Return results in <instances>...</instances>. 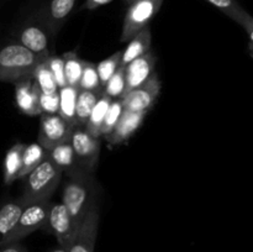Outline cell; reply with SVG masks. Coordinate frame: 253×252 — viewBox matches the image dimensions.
<instances>
[{
	"instance_id": "obj_1",
	"label": "cell",
	"mask_w": 253,
	"mask_h": 252,
	"mask_svg": "<svg viewBox=\"0 0 253 252\" xmlns=\"http://www.w3.org/2000/svg\"><path fill=\"white\" fill-rule=\"evenodd\" d=\"M96 195V180L93 173L81 170L68 177L62 193V203L77 227L81 225L89 210L98 204Z\"/></svg>"
},
{
	"instance_id": "obj_22",
	"label": "cell",
	"mask_w": 253,
	"mask_h": 252,
	"mask_svg": "<svg viewBox=\"0 0 253 252\" xmlns=\"http://www.w3.org/2000/svg\"><path fill=\"white\" fill-rule=\"evenodd\" d=\"M101 94H103L101 90H81L79 89L76 103L77 125L85 126L89 115Z\"/></svg>"
},
{
	"instance_id": "obj_19",
	"label": "cell",
	"mask_w": 253,
	"mask_h": 252,
	"mask_svg": "<svg viewBox=\"0 0 253 252\" xmlns=\"http://www.w3.org/2000/svg\"><path fill=\"white\" fill-rule=\"evenodd\" d=\"M151 41H152V36H151L150 27H145L142 31L136 34L132 39L130 40V43L125 48V51L121 52L120 57V67H125L130 63L131 61L136 59L137 57L142 56V54L147 53L150 51Z\"/></svg>"
},
{
	"instance_id": "obj_23",
	"label": "cell",
	"mask_w": 253,
	"mask_h": 252,
	"mask_svg": "<svg viewBox=\"0 0 253 252\" xmlns=\"http://www.w3.org/2000/svg\"><path fill=\"white\" fill-rule=\"evenodd\" d=\"M113 99L110 96L106 95L103 91L100 96H99L98 101L94 105L93 110H91L90 115H89L88 121L85 124V128L95 137H101L100 130L101 125H103L104 118L106 115V111H108L109 106H110V103Z\"/></svg>"
},
{
	"instance_id": "obj_12",
	"label": "cell",
	"mask_w": 253,
	"mask_h": 252,
	"mask_svg": "<svg viewBox=\"0 0 253 252\" xmlns=\"http://www.w3.org/2000/svg\"><path fill=\"white\" fill-rule=\"evenodd\" d=\"M156 58L150 51L125 66V94L145 83L155 72Z\"/></svg>"
},
{
	"instance_id": "obj_35",
	"label": "cell",
	"mask_w": 253,
	"mask_h": 252,
	"mask_svg": "<svg viewBox=\"0 0 253 252\" xmlns=\"http://www.w3.org/2000/svg\"><path fill=\"white\" fill-rule=\"evenodd\" d=\"M51 252H67V250L66 249H63V247H57V249H54V250H52Z\"/></svg>"
},
{
	"instance_id": "obj_4",
	"label": "cell",
	"mask_w": 253,
	"mask_h": 252,
	"mask_svg": "<svg viewBox=\"0 0 253 252\" xmlns=\"http://www.w3.org/2000/svg\"><path fill=\"white\" fill-rule=\"evenodd\" d=\"M49 204H51L49 200L26 203L14 230L5 241V245L11 244V242H19L20 240L29 236L30 234H32L36 230L46 226Z\"/></svg>"
},
{
	"instance_id": "obj_31",
	"label": "cell",
	"mask_w": 253,
	"mask_h": 252,
	"mask_svg": "<svg viewBox=\"0 0 253 252\" xmlns=\"http://www.w3.org/2000/svg\"><path fill=\"white\" fill-rule=\"evenodd\" d=\"M47 67L51 71L52 76H53L54 81H56L57 86L59 88H63L67 85L66 77H64V64H63V57L59 56H51L49 54L46 58Z\"/></svg>"
},
{
	"instance_id": "obj_27",
	"label": "cell",
	"mask_w": 253,
	"mask_h": 252,
	"mask_svg": "<svg viewBox=\"0 0 253 252\" xmlns=\"http://www.w3.org/2000/svg\"><path fill=\"white\" fill-rule=\"evenodd\" d=\"M78 89L81 90H101V84L99 81L98 72H96V64L83 61V71H82Z\"/></svg>"
},
{
	"instance_id": "obj_25",
	"label": "cell",
	"mask_w": 253,
	"mask_h": 252,
	"mask_svg": "<svg viewBox=\"0 0 253 252\" xmlns=\"http://www.w3.org/2000/svg\"><path fill=\"white\" fill-rule=\"evenodd\" d=\"M63 64L67 85L78 88L82 71H83V61L79 58L76 52H68L63 56Z\"/></svg>"
},
{
	"instance_id": "obj_14",
	"label": "cell",
	"mask_w": 253,
	"mask_h": 252,
	"mask_svg": "<svg viewBox=\"0 0 253 252\" xmlns=\"http://www.w3.org/2000/svg\"><path fill=\"white\" fill-rule=\"evenodd\" d=\"M17 42L37 54L48 56V31L43 24L27 22L17 34Z\"/></svg>"
},
{
	"instance_id": "obj_15",
	"label": "cell",
	"mask_w": 253,
	"mask_h": 252,
	"mask_svg": "<svg viewBox=\"0 0 253 252\" xmlns=\"http://www.w3.org/2000/svg\"><path fill=\"white\" fill-rule=\"evenodd\" d=\"M47 158L53 163L54 167L62 173V175L66 174L67 177H72V175L83 170L77 162L71 138H67L63 142L58 143L53 148L47 151Z\"/></svg>"
},
{
	"instance_id": "obj_16",
	"label": "cell",
	"mask_w": 253,
	"mask_h": 252,
	"mask_svg": "<svg viewBox=\"0 0 253 252\" xmlns=\"http://www.w3.org/2000/svg\"><path fill=\"white\" fill-rule=\"evenodd\" d=\"M146 114L147 113L124 110L123 115L119 119L115 127L113 128V131L109 135L105 136L106 141L110 145H120V143L125 142L138 130L141 124L145 120Z\"/></svg>"
},
{
	"instance_id": "obj_34",
	"label": "cell",
	"mask_w": 253,
	"mask_h": 252,
	"mask_svg": "<svg viewBox=\"0 0 253 252\" xmlns=\"http://www.w3.org/2000/svg\"><path fill=\"white\" fill-rule=\"evenodd\" d=\"M0 252H26L19 242H11L0 246Z\"/></svg>"
},
{
	"instance_id": "obj_8",
	"label": "cell",
	"mask_w": 253,
	"mask_h": 252,
	"mask_svg": "<svg viewBox=\"0 0 253 252\" xmlns=\"http://www.w3.org/2000/svg\"><path fill=\"white\" fill-rule=\"evenodd\" d=\"M47 230L54 235L58 241V245L67 250L71 241L73 240L78 227L74 225L68 210L64 207L63 203H53L49 204L48 217H47L46 226Z\"/></svg>"
},
{
	"instance_id": "obj_5",
	"label": "cell",
	"mask_w": 253,
	"mask_h": 252,
	"mask_svg": "<svg viewBox=\"0 0 253 252\" xmlns=\"http://www.w3.org/2000/svg\"><path fill=\"white\" fill-rule=\"evenodd\" d=\"M69 138L79 167L93 173L100 155V137L91 135L85 126L77 125L72 128Z\"/></svg>"
},
{
	"instance_id": "obj_17",
	"label": "cell",
	"mask_w": 253,
	"mask_h": 252,
	"mask_svg": "<svg viewBox=\"0 0 253 252\" xmlns=\"http://www.w3.org/2000/svg\"><path fill=\"white\" fill-rule=\"evenodd\" d=\"M210 4L214 5L215 7L224 12L225 15L230 17V19L235 20L239 25L244 27L246 31L247 36H249L250 41V53H251L252 48V37H253V19L251 15L236 1V0H207ZM252 56V53H251Z\"/></svg>"
},
{
	"instance_id": "obj_2",
	"label": "cell",
	"mask_w": 253,
	"mask_h": 252,
	"mask_svg": "<svg viewBox=\"0 0 253 252\" xmlns=\"http://www.w3.org/2000/svg\"><path fill=\"white\" fill-rule=\"evenodd\" d=\"M48 56L34 53L17 41L5 44L0 49V82L16 83L21 78L31 76Z\"/></svg>"
},
{
	"instance_id": "obj_26",
	"label": "cell",
	"mask_w": 253,
	"mask_h": 252,
	"mask_svg": "<svg viewBox=\"0 0 253 252\" xmlns=\"http://www.w3.org/2000/svg\"><path fill=\"white\" fill-rule=\"evenodd\" d=\"M31 77L34 78L35 83L39 86L41 93H58V86H57V83L56 81H54L53 76H52L51 71H49V68L47 67L46 59L36 67V69H35L34 73L31 74Z\"/></svg>"
},
{
	"instance_id": "obj_20",
	"label": "cell",
	"mask_w": 253,
	"mask_h": 252,
	"mask_svg": "<svg viewBox=\"0 0 253 252\" xmlns=\"http://www.w3.org/2000/svg\"><path fill=\"white\" fill-rule=\"evenodd\" d=\"M79 89L76 86L66 85L58 89L59 104L58 115L71 126L72 128L77 126L76 120V103Z\"/></svg>"
},
{
	"instance_id": "obj_28",
	"label": "cell",
	"mask_w": 253,
	"mask_h": 252,
	"mask_svg": "<svg viewBox=\"0 0 253 252\" xmlns=\"http://www.w3.org/2000/svg\"><path fill=\"white\" fill-rule=\"evenodd\" d=\"M125 67H119L104 85V93L111 99H121L125 94Z\"/></svg>"
},
{
	"instance_id": "obj_13",
	"label": "cell",
	"mask_w": 253,
	"mask_h": 252,
	"mask_svg": "<svg viewBox=\"0 0 253 252\" xmlns=\"http://www.w3.org/2000/svg\"><path fill=\"white\" fill-rule=\"evenodd\" d=\"M76 5V0H49L46 7L40 12V19L48 34L58 32L62 25L66 22Z\"/></svg>"
},
{
	"instance_id": "obj_21",
	"label": "cell",
	"mask_w": 253,
	"mask_h": 252,
	"mask_svg": "<svg viewBox=\"0 0 253 252\" xmlns=\"http://www.w3.org/2000/svg\"><path fill=\"white\" fill-rule=\"evenodd\" d=\"M47 158V151L39 142H32L25 145L21 156V168H20L19 178H24L32 169L41 165Z\"/></svg>"
},
{
	"instance_id": "obj_29",
	"label": "cell",
	"mask_w": 253,
	"mask_h": 252,
	"mask_svg": "<svg viewBox=\"0 0 253 252\" xmlns=\"http://www.w3.org/2000/svg\"><path fill=\"white\" fill-rule=\"evenodd\" d=\"M124 105L121 99H113L110 103V106H109L108 111H106V115L104 118L103 125H101V130H100V135L105 137L106 135L113 131V128L115 127V125L118 124L119 119L121 118L124 113Z\"/></svg>"
},
{
	"instance_id": "obj_11",
	"label": "cell",
	"mask_w": 253,
	"mask_h": 252,
	"mask_svg": "<svg viewBox=\"0 0 253 252\" xmlns=\"http://www.w3.org/2000/svg\"><path fill=\"white\" fill-rule=\"evenodd\" d=\"M40 89L31 76L21 78L15 84V103L19 110L27 116H40Z\"/></svg>"
},
{
	"instance_id": "obj_36",
	"label": "cell",
	"mask_w": 253,
	"mask_h": 252,
	"mask_svg": "<svg viewBox=\"0 0 253 252\" xmlns=\"http://www.w3.org/2000/svg\"><path fill=\"white\" fill-rule=\"evenodd\" d=\"M126 2H128V4H132L133 1H136V0H125Z\"/></svg>"
},
{
	"instance_id": "obj_3",
	"label": "cell",
	"mask_w": 253,
	"mask_h": 252,
	"mask_svg": "<svg viewBox=\"0 0 253 252\" xmlns=\"http://www.w3.org/2000/svg\"><path fill=\"white\" fill-rule=\"evenodd\" d=\"M61 178L62 173L48 158H46L41 165L22 178L24 193L21 198L26 203L49 200L52 193L58 187Z\"/></svg>"
},
{
	"instance_id": "obj_32",
	"label": "cell",
	"mask_w": 253,
	"mask_h": 252,
	"mask_svg": "<svg viewBox=\"0 0 253 252\" xmlns=\"http://www.w3.org/2000/svg\"><path fill=\"white\" fill-rule=\"evenodd\" d=\"M58 104L59 96L58 93L39 94V105L42 114H58Z\"/></svg>"
},
{
	"instance_id": "obj_18",
	"label": "cell",
	"mask_w": 253,
	"mask_h": 252,
	"mask_svg": "<svg viewBox=\"0 0 253 252\" xmlns=\"http://www.w3.org/2000/svg\"><path fill=\"white\" fill-rule=\"evenodd\" d=\"M25 205L26 202L20 197L15 200H9L0 207V246L5 245V241L14 230Z\"/></svg>"
},
{
	"instance_id": "obj_24",
	"label": "cell",
	"mask_w": 253,
	"mask_h": 252,
	"mask_svg": "<svg viewBox=\"0 0 253 252\" xmlns=\"http://www.w3.org/2000/svg\"><path fill=\"white\" fill-rule=\"evenodd\" d=\"M24 143H15L9 148L4 158V183L11 184L14 180L19 179L20 168H21V156Z\"/></svg>"
},
{
	"instance_id": "obj_7",
	"label": "cell",
	"mask_w": 253,
	"mask_h": 252,
	"mask_svg": "<svg viewBox=\"0 0 253 252\" xmlns=\"http://www.w3.org/2000/svg\"><path fill=\"white\" fill-rule=\"evenodd\" d=\"M161 91V81L157 74L153 73L147 81L137 88L127 91L121 98L125 110L147 113L157 100Z\"/></svg>"
},
{
	"instance_id": "obj_10",
	"label": "cell",
	"mask_w": 253,
	"mask_h": 252,
	"mask_svg": "<svg viewBox=\"0 0 253 252\" xmlns=\"http://www.w3.org/2000/svg\"><path fill=\"white\" fill-rule=\"evenodd\" d=\"M99 226V207L94 205L74 234L67 252H94Z\"/></svg>"
},
{
	"instance_id": "obj_6",
	"label": "cell",
	"mask_w": 253,
	"mask_h": 252,
	"mask_svg": "<svg viewBox=\"0 0 253 252\" xmlns=\"http://www.w3.org/2000/svg\"><path fill=\"white\" fill-rule=\"evenodd\" d=\"M163 0H136L130 4L125 15L121 32V42L130 41L136 34L148 26L162 6Z\"/></svg>"
},
{
	"instance_id": "obj_30",
	"label": "cell",
	"mask_w": 253,
	"mask_h": 252,
	"mask_svg": "<svg viewBox=\"0 0 253 252\" xmlns=\"http://www.w3.org/2000/svg\"><path fill=\"white\" fill-rule=\"evenodd\" d=\"M120 57L121 52H116V53L111 54L109 58L104 59L100 63L96 64V72H98L99 81H100L101 86L105 85L106 82L110 79V77L113 76L116 72V69L120 67Z\"/></svg>"
},
{
	"instance_id": "obj_9",
	"label": "cell",
	"mask_w": 253,
	"mask_h": 252,
	"mask_svg": "<svg viewBox=\"0 0 253 252\" xmlns=\"http://www.w3.org/2000/svg\"><path fill=\"white\" fill-rule=\"evenodd\" d=\"M40 121L39 143L46 151H49L69 138L72 127L58 114H41Z\"/></svg>"
},
{
	"instance_id": "obj_33",
	"label": "cell",
	"mask_w": 253,
	"mask_h": 252,
	"mask_svg": "<svg viewBox=\"0 0 253 252\" xmlns=\"http://www.w3.org/2000/svg\"><path fill=\"white\" fill-rule=\"evenodd\" d=\"M111 1H113V0H85L83 7L86 10H95L98 9V7L109 4V2Z\"/></svg>"
}]
</instances>
